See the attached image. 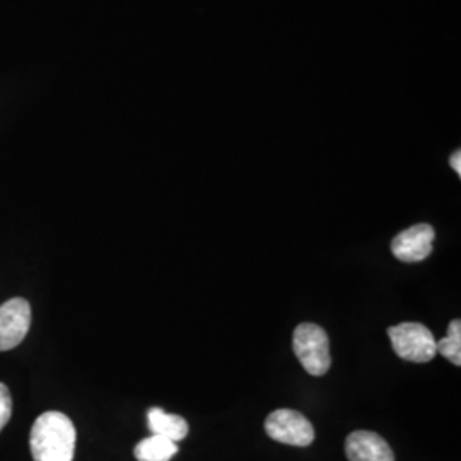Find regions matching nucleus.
<instances>
[{"instance_id": "1", "label": "nucleus", "mask_w": 461, "mask_h": 461, "mask_svg": "<svg viewBox=\"0 0 461 461\" xmlns=\"http://www.w3.org/2000/svg\"><path fill=\"white\" fill-rule=\"evenodd\" d=\"M76 428L66 413H41L34 420L30 446L34 461H72L76 451Z\"/></svg>"}, {"instance_id": "5", "label": "nucleus", "mask_w": 461, "mask_h": 461, "mask_svg": "<svg viewBox=\"0 0 461 461\" xmlns=\"http://www.w3.org/2000/svg\"><path fill=\"white\" fill-rule=\"evenodd\" d=\"M32 327V306L26 299H9L0 306V352L19 346Z\"/></svg>"}, {"instance_id": "12", "label": "nucleus", "mask_w": 461, "mask_h": 461, "mask_svg": "<svg viewBox=\"0 0 461 461\" xmlns=\"http://www.w3.org/2000/svg\"><path fill=\"white\" fill-rule=\"evenodd\" d=\"M451 167L461 175V152L460 150H456L453 156H451Z\"/></svg>"}, {"instance_id": "2", "label": "nucleus", "mask_w": 461, "mask_h": 461, "mask_svg": "<svg viewBox=\"0 0 461 461\" xmlns=\"http://www.w3.org/2000/svg\"><path fill=\"white\" fill-rule=\"evenodd\" d=\"M294 354L304 371L312 376H323L331 366L327 331L314 323H301L293 337Z\"/></svg>"}, {"instance_id": "3", "label": "nucleus", "mask_w": 461, "mask_h": 461, "mask_svg": "<svg viewBox=\"0 0 461 461\" xmlns=\"http://www.w3.org/2000/svg\"><path fill=\"white\" fill-rule=\"evenodd\" d=\"M396 356L411 363H429L436 357V339L420 323H400L388 329Z\"/></svg>"}, {"instance_id": "7", "label": "nucleus", "mask_w": 461, "mask_h": 461, "mask_svg": "<svg viewBox=\"0 0 461 461\" xmlns=\"http://www.w3.org/2000/svg\"><path fill=\"white\" fill-rule=\"evenodd\" d=\"M346 455L348 461H395L393 449L371 430H356L346 439Z\"/></svg>"}, {"instance_id": "10", "label": "nucleus", "mask_w": 461, "mask_h": 461, "mask_svg": "<svg viewBox=\"0 0 461 461\" xmlns=\"http://www.w3.org/2000/svg\"><path fill=\"white\" fill-rule=\"evenodd\" d=\"M438 354L445 356L449 363L461 366V321L453 320L447 327V335L441 340H436Z\"/></svg>"}, {"instance_id": "4", "label": "nucleus", "mask_w": 461, "mask_h": 461, "mask_svg": "<svg viewBox=\"0 0 461 461\" xmlns=\"http://www.w3.org/2000/svg\"><path fill=\"white\" fill-rule=\"evenodd\" d=\"M267 434L282 445L310 446L314 441L313 424L296 411L280 409L274 411L265 420Z\"/></svg>"}, {"instance_id": "6", "label": "nucleus", "mask_w": 461, "mask_h": 461, "mask_svg": "<svg viewBox=\"0 0 461 461\" xmlns=\"http://www.w3.org/2000/svg\"><path fill=\"white\" fill-rule=\"evenodd\" d=\"M436 232L429 224H415L409 230L396 234L392 241V251L400 262L415 264L426 260L432 251V241Z\"/></svg>"}, {"instance_id": "11", "label": "nucleus", "mask_w": 461, "mask_h": 461, "mask_svg": "<svg viewBox=\"0 0 461 461\" xmlns=\"http://www.w3.org/2000/svg\"><path fill=\"white\" fill-rule=\"evenodd\" d=\"M13 415V398L4 383H0V430L7 426Z\"/></svg>"}, {"instance_id": "8", "label": "nucleus", "mask_w": 461, "mask_h": 461, "mask_svg": "<svg viewBox=\"0 0 461 461\" xmlns=\"http://www.w3.org/2000/svg\"><path fill=\"white\" fill-rule=\"evenodd\" d=\"M149 429L152 434L166 438L173 443L182 441L188 436V422L182 415L167 413L163 409H150L148 413Z\"/></svg>"}, {"instance_id": "9", "label": "nucleus", "mask_w": 461, "mask_h": 461, "mask_svg": "<svg viewBox=\"0 0 461 461\" xmlns=\"http://www.w3.org/2000/svg\"><path fill=\"white\" fill-rule=\"evenodd\" d=\"M178 453V446L161 436H149L135 446V458L137 461H169Z\"/></svg>"}]
</instances>
